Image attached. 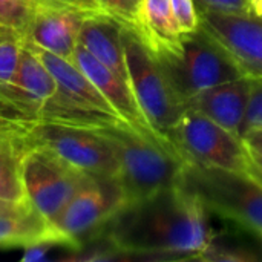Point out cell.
Segmentation results:
<instances>
[{
	"mask_svg": "<svg viewBox=\"0 0 262 262\" xmlns=\"http://www.w3.org/2000/svg\"><path fill=\"white\" fill-rule=\"evenodd\" d=\"M207 213L204 204L180 183L126 203L100 236L123 258L198 261L215 239Z\"/></svg>",
	"mask_w": 262,
	"mask_h": 262,
	"instance_id": "1",
	"label": "cell"
},
{
	"mask_svg": "<svg viewBox=\"0 0 262 262\" xmlns=\"http://www.w3.org/2000/svg\"><path fill=\"white\" fill-rule=\"evenodd\" d=\"M118 161V183L132 203L181 183L187 160L175 144L155 134L140 132L126 123L101 127Z\"/></svg>",
	"mask_w": 262,
	"mask_h": 262,
	"instance_id": "2",
	"label": "cell"
},
{
	"mask_svg": "<svg viewBox=\"0 0 262 262\" xmlns=\"http://www.w3.org/2000/svg\"><path fill=\"white\" fill-rule=\"evenodd\" d=\"M155 55L173 92L184 104L209 88L244 75L229 52L201 26L183 35L175 48Z\"/></svg>",
	"mask_w": 262,
	"mask_h": 262,
	"instance_id": "3",
	"label": "cell"
},
{
	"mask_svg": "<svg viewBox=\"0 0 262 262\" xmlns=\"http://www.w3.org/2000/svg\"><path fill=\"white\" fill-rule=\"evenodd\" d=\"M181 184L209 212L258 235L262 232V184L250 173L187 163Z\"/></svg>",
	"mask_w": 262,
	"mask_h": 262,
	"instance_id": "4",
	"label": "cell"
},
{
	"mask_svg": "<svg viewBox=\"0 0 262 262\" xmlns=\"http://www.w3.org/2000/svg\"><path fill=\"white\" fill-rule=\"evenodd\" d=\"M124 57L132 92L149 123L161 137L177 124L186 104L173 92L157 55L132 26H123Z\"/></svg>",
	"mask_w": 262,
	"mask_h": 262,
	"instance_id": "5",
	"label": "cell"
},
{
	"mask_svg": "<svg viewBox=\"0 0 262 262\" xmlns=\"http://www.w3.org/2000/svg\"><path fill=\"white\" fill-rule=\"evenodd\" d=\"M124 204L126 196L117 178L89 175L51 224L69 252H77L86 241L100 236Z\"/></svg>",
	"mask_w": 262,
	"mask_h": 262,
	"instance_id": "6",
	"label": "cell"
},
{
	"mask_svg": "<svg viewBox=\"0 0 262 262\" xmlns=\"http://www.w3.org/2000/svg\"><path fill=\"white\" fill-rule=\"evenodd\" d=\"M21 178L26 201L49 223L66 207L89 177L46 147L25 140Z\"/></svg>",
	"mask_w": 262,
	"mask_h": 262,
	"instance_id": "7",
	"label": "cell"
},
{
	"mask_svg": "<svg viewBox=\"0 0 262 262\" xmlns=\"http://www.w3.org/2000/svg\"><path fill=\"white\" fill-rule=\"evenodd\" d=\"M169 140L187 163L238 172L247 170V147L243 138L193 109L186 107L169 132Z\"/></svg>",
	"mask_w": 262,
	"mask_h": 262,
	"instance_id": "8",
	"label": "cell"
},
{
	"mask_svg": "<svg viewBox=\"0 0 262 262\" xmlns=\"http://www.w3.org/2000/svg\"><path fill=\"white\" fill-rule=\"evenodd\" d=\"M25 140L49 149L88 175L118 177L117 155L101 129L37 121L25 132Z\"/></svg>",
	"mask_w": 262,
	"mask_h": 262,
	"instance_id": "9",
	"label": "cell"
},
{
	"mask_svg": "<svg viewBox=\"0 0 262 262\" xmlns=\"http://www.w3.org/2000/svg\"><path fill=\"white\" fill-rule=\"evenodd\" d=\"M200 18L246 77L262 80V15L200 9Z\"/></svg>",
	"mask_w": 262,
	"mask_h": 262,
	"instance_id": "10",
	"label": "cell"
},
{
	"mask_svg": "<svg viewBox=\"0 0 262 262\" xmlns=\"http://www.w3.org/2000/svg\"><path fill=\"white\" fill-rule=\"evenodd\" d=\"M57 92V83L38 54L23 40V49L14 75L0 84V101L8 104L29 123Z\"/></svg>",
	"mask_w": 262,
	"mask_h": 262,
	"instance_id": "11",
	"label": "cell"
},
{
	"mask_svg": "<svg viewBox=\"0 0 262 262\" xmlns=\"http://www.w3.org/2000/svg\"><path fill=\"white\" fill-rule=\"evenodd\" d=\"M86 15L89 14L72 8L34 6L23 40L61 58L72 60Z\"/></svg>",
	"mask_w": 262,
	"mask_h": 262,
	"instance_id": "12",
	"label": "cell"
},
{
	"mask_svg": "<svg viewBox=\"0 0 262 262\" xmlns=\"http://www.w3.org/2000/svg\"><path fill=\"white\" fill-rule=\"evenodd\" d=\"M72 61L97 86V89L107 100V103L111 104V107L114 109V112L123 123H126L127 126L140 132H155L149 126L132 92L129 81H126L124 78L112 72L109 68H106L103 63H100L81 45H77L74 55H72Z\"/></svg>",
	"mask_w": 262,
	"mask_h": 262,
	"instance_id": "13",
	"label": "cell"
},
{
	"mask_svg": "<svg viewBox=\"0 0 262 262\" xmlns=\"http://www.w3.org/2000/svg\"><path fill=\"white\" fill-rule=\"evenodd\" d=\"M252 88L253 78L243 75L190 97L186 101V107L203 114L232 134L241 137Z\"/></svg>",
	"mask_w": 262,
	"mask_h": 262,
	"instance_id": "14",
	"label": "cell"
},
{
	"mask_svg": "<svg viewBox=\"0 0 262 262\" xmlns=\"http://www.w3.org/2000/svg\"><path fill=\"white\" fill-rule=\"evenodd\" d=\"M28 43V41H25ZM41 58V61L46 64V68L51 71V74L55 78L57 91L72 104L91 111L95 114L107 115L118 118L107 100L101 95V92L97 89V86L88 78V75L72 61L61 58L52 52H48L45 49H40L31 43H28ZM120 120V118H118Z\"/></svg>",
	"mask_w": 262,
	"mask_h": 262,
	"instance_id": "15",
	"label": "cell"
},
{
	"mask_svg": "<svg viewBox=\"0 0 262 262\" xmlns=\"http://www.w3.org/2000/svg\"><path fill=\"white\" fill-rule=\"evenodd\" d=\"M123 26L124 25L104 12L89 14L81 25L78 45H81L112 72L129 81L124 57Z\"/></svg>",
	"mask_w": 262,
	"mask_h": 262,
	"instance_id": "16",
	"label": "cell"
},
{
	"mask_svg": "<svg viewBox=\"0 0 262 262\" xmlns=\"http://www.w3.org/2000/svg\"><path fill=\"white\" fill-rule=\"evenodd\" d=\"M40 243H54L68 249L55 232L31 204L0 213V247H29ZM69 250V249H68Z\"/></svg>",
	"mask_w": 262,
	"mask_h": 262,
	"instance_id": "17",
	"label": "cell"
},
{
	"mask_svg": "<svg viewBox=\"0 0 262 262\" xmlns=\"http://www.w3.org/2000/svg\"><path fill=\"white\" fill-rule=\"evenodd\" d=\"M135 29L155 54L175 48L181 38L173 21L170 0H141Z\"/></svg>",
	"mask_w": 262,
	"mask_h": 262,
	"instance_id": "18",
	"label": "cell"
},
{
	"mask_svg": "<svg viewBox=\"0 0 262 262\" xmlns=\"http://www.w3.org/2000/svg\"><path fill=\"white\" fill-rule=\"evenodd\" d=\"M25 146V134H0V200L3 201L29 204L21 178Z\"/></svg>",
	"mask_w": 262,
	"mask_h": 262,
	"instance_id": "19",
	"label": "cell"
},
{
	"mask_svg": "<svg viewBox=\"0 0 262 262\" xmlns=\"http://www.w3.org/2000/svg\"><path fill=\"white\" fill-rule=\"evenodd\" d=\"M23 49V37L0 26V84L6 83L15 72Z\"/></svg>",
	"mask_w": 262,
	"mask_h": 262,
	"instance_id": "20",
	"label": "cell"
},
{
	"mask_svg": "<svg viewBox=\"0 0 262 262\" xmlns=\"http://www.w3.org/2000/svg\"><path fill=\"white\" fill-rule=\"evenodd\" d=\"M32 15L29 0H0V26L25 35Z\"/></svg>",
	"mask_w": 262,
	"mask_h": 262,
	"instance_id": "21",
	"label": "cell"
},
{
	"mask_svg": "<svg viewBox=\"0 0 262 262\" xmlns=\"http://www.w3.org/2000/svg\"><path fill=\"white\" fill-rule=\"evenodd\" d=\"M170 6L177 31L181 37L195 32L201 26L200 9L195 0H170Z\"/></svg>",
	"mask_w": 262,
	"mask_h": 262,
	"instance_id": "22",
	"label": "cell"
},
{
	"mask_svg": "<svg viewBox=\"0 0 262 262\" xmlns=\"http://www.w3.org/2000/svg\"><path fill=\"white\" fill-rule=\"evenodd\" d=\"M100 11L124 26H137L141 0H95Z\"/></svg>",
	"mask_w": 262,
	"mask_h": 262,
	"instance_id": "23",
	"label": "cell"
},
{
	"mask_svg": "<svg viewBox=\"0 0 262 262\" xmlns=\"http://www.w3.org/2000/svg\"><path fill=\"white\" fill-rule=\"evenodd\" d=\"M258 258L252 255L247 250L241 249H232V247H220L215 244V239L212 244L203 252L198 261H209V262H249L256 261Z\"/></svg>",
	"mask_w": 262,
	"mask_h": 262,
	"instance_id": "24",
	"label": "cell"
},
{
	"mask_svg": "<svg viewBox=\"0 0 262 262\" xmlns=\"http://www.w3.org/2000/svg\"><path fill=\"white\" fill-rule=\"evenodd\" d=\"M253 127H262V80H253L250 103L243 124V134Z\"/></svg>",
	"mask_w": 262,
	"mask_h": 262,
	"instance_id": "25",
	"label": "cell"
},
{
	"mask_svg": "<svg viewBox=\"0 0 262 262\" xmlns=\"http://www.w3.org/2000/svg\"><path fill=\"white\" fill-rule=\"evenodd\" d=\"M34 123L25 120L20 114L0 101V134H25Z\"/></svg>",
	"mask_w": 262,
	"mask_h": 262,
	"instance_id": "26",
	"label": "cell"
},
{
	"mask_svg": "<svg viewBox=\"0 0 262 262\" xmlns=\"http://www.w3.org/2000/svg\"><path fill=\"white\" fill-rule=\"evenodd\" d=\"M34 6H60V8H72L83 11L86 14L101 12L95 0H29Z\"/></svg>",
	"mask_w": 262,
	"mask_h": 262,
	"instance_id": "27",
	"label": "cell"
},
{
	"mask_svg": "<svg viewBox=\"0 0 262 262\" xmlns=\"http://www.w3.org/2000/svg\"><path fill=\"white\" fill-rule=\"evenodd\" d=\"M198 9L218 12H247L249 0H195Z\"/></svg>",
	"mask_w": 262,
	"mask_h": 262,
	"instance_id": "28",
	"label": "cell"
},
{
	"mask_svg": "<svg viewBox=\"0 0 262 262\" xmlns=\"http://www.w3.org/2000/svg\"><path fill=\"white\" fill-rule=\"evenodd\" d=\"M241 138H243L244 146L250 152L256 154L262 158V127H253V129L246 130L241 135Z\"/></svg>",
	"mask_w": 262,
	"mask_h": 262,
	"instance_id": "29",
	"label": "cell"
},
{
	"mask_svg": "<svg viewBox=\"0 0 262 262\" xmlns=\"http://www.w3.org/2000/svg\"><path fill=\"white\" fill-rule=\"evenodd\" d=\"M247 173L262 184V158L247 149Z\"/></svg>",
	"mask_w": 262,
	"mask_h": 262,
	"instance_id": "30",
	"label": "cell"
},
{
	"mask_svg": "<svg viewBox=\"0 0 262 262\" xmlns=\"http://www.w3.org/2000/svg\"><path fill=\"white\" fill-rule=\"evenodd\" d=\"M247 12L262 15V0H249V6H247Z\"/></svg>",
	"mask_w": 262,
	"mask_h": 262,
	"instance_id": "31",
	"label": "cell"
},
{
	"mask_svg": "<svg viewBox=\"0 0 262 262\" xmlns=\"http://www.w3.org/2000/svg\"><path fill=\"white\" fill-rule=\"evenodd\" d=\"M21 206H26V204H15V203H9V201L0 200V213H2V212H9V210L18 209V207H21Z\"/></svg>",
	"mask_w": 262,
	"mask_h": 262,
	"instance_id": "32",
	"label": "cell"
},
{
	"mask_svg": "<svg viewBox=\"0 0 262 262\" xmlns=\"http://www.w3.org/2000/svg\"><path fill=\"white\" fill-rule=\"evenodd\" d=\"M259 236H261V239H262V232H261V233H259Z\"/></svg>",
	"mask_w": 262,
	"mask_h": 262,
	"instance_id": "33",
	"label": "cell"
}]
</instances>
